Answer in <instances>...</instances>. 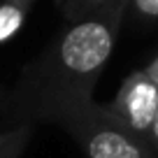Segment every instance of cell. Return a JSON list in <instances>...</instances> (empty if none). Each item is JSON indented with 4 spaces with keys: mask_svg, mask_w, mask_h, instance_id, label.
Segmentation results:
<instances>
[{
    "mask_svg": "<svg viewBox=\"0 0 158 158\" xmlns=\"http://www.w3.org/2000/svg\"><path fill=\"white\" fill-rule=\"evenodd\" d=\"M126 5L128 0H121L100 14L65 21L44 51L23 68L14 86L12 109L19 121L42 102L93 98L126 19Z\"/></svg>",
    "mask_w": 158,
    "mask_h": 158,
    "instance_id": "obj_1",
    "label": "cell"
},
{
    "mask_svg": "<svg viewBox=\"0 0 158 158\" xmlns=\"http://www.w3.org/2000/svg\"><path fill=\"white\" fill-rule=\"evenodd\" d=\"M21 121H51L81 147L86 158H156L139 137L118 126L105 105L86 100H56L33 107Z\"/></svg>",
    "mask_w": 158,
    "mask_h": 158,
    "instance_id": "obj_2",
    "label": "cell"
},
{
    "mask_svg": "<svg viewBox=\"0 0 158 158\" xmlns=\"http://www.w3.org/2000/svg\"><path fill=\"white\" fill-rule=\"evenodd\" d=\"M105 109L118 126H123L128 133L147 142L158 109V89L147 79L142 70H133L121 81L116 95L112 98V102L105 105Z\"/></svg>",
    "mask_w": 158,
    "mask_h": 158,
    "instance_id": "obj_3",
    "label": "cell"
},
{
    "mask_svg": "<svg viewBox=\"0 0 158 158\" xmlns=\"http://www.w3.org/2000/svg\"><path fill=\"white\" fill-rule=\"evenodd\" d=\"M37 0H0V44H5L21 30L28 12Z\"/></svg>",
    "mask_w": 158,
    "mask_h": 158,
    "instance_id": "obj_4",
    "label": "cell"
},
{
    "mask_svg": "<svg viewBox=\"0 0 158 158\" xmlns=\"http://www.w3.org/2000/svg\"><path fill=\"white\" fill-rule=\"evenodd\" d=\"M33 121H19L0 133V158H21L33 137Z\"/></svg>",
    "mask_w": 158,
    "mask_h": 158,
    "instance_id": "obj_5",
    "label": "cell"
},
{
    "mask_svg": "<svg viewBox=\"0 0 158 158\" xmlns=\"http://www.w3.org/2000/svg\"><path fill=\"white\" fill-rule=\"evenodd\" d=\"M65 21H79L114 7L121 0H54Z\"/></svg>",
    "mask_w": 158,
    "mask_h": 158,
    "instance_id": "obj_6",
    "label": "cell"
},
{
    "mask_svg": "<svg viewBox=\"0 0 158 158\" xmlns=\"http://www.w3.org/2000/svg\"><path fill=\"white\" fill-rule=\"evenodd\" d=\"M126 14L137 21H158V0H128Z\"/></svg>",
    "mask_w": 158,
    "mask_h": 158,
    "instance_id": "obj_7",
    "label": "cell"
},
{
    "mask_svg": "<svg viewBox=\"0 0 158 158\" xmlns=\"http://www.w3.org/2000/svg\"><path fill=\"white\" fill-rule=\"evenodd\" d=\"M139 70L147 74V79L158 89V54L153 56V58H149V60H147V65H144V68H139Z\"/></svg>",
    "mask_w": 158,
    "mask_h": 158,
    "instance_id": "obj_8",
    "label": "cell"
},
{
    "mask_svg": "<svg viewBox=\"0 0 158 158\" xmlns=\"http://www.w3.org/2000/svg\"><path fill=\"white\" fill-rule=\"evenodd\" d=\"M147 144H149V149H151V151L156 153V158H158V109H156V116H153V126H151V130H149Z\"/></svg>",
    "mask_w": 158,
    "mask_h": 158,
    "instance_id": "obj_9",
    "label": "cell"
},
{
    "mask_svg": "<svg viewBox=\"0 0 158 158\" xmlns=\"http://www.w3.org/2000/svg\"><path fill=\"white\" fill-rule=\"evenodd\" d=\"M2 100H5V89H0V105H2Z\"/></svg>",
    "mask_w": 158,
    "mask_h": 158,
    "instance_id": "obj_10",
    "label": "cell"
}]
</instances>
